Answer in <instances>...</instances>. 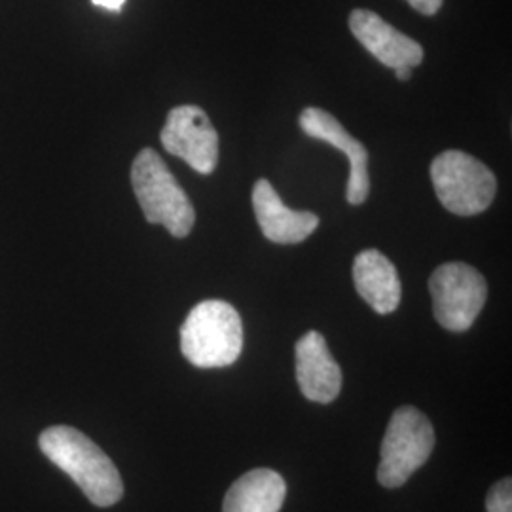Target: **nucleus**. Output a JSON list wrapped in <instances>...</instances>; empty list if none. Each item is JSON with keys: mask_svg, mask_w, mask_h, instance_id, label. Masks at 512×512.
I'll list each match as a JSON object with an SVG mask.
<instances>
[{"mask_svg": "<svg viewBox=\"0 0 512 512\" xmlns=\"http://www.w3.org/2000/svg\"><path fill=\"white\" fill-rule=\"evenodd\" d=\"M38 446L42 454L71 476L97 507H112L124 495L122 476L112 459L90 437L69 425L46 429Z\"/></svg>", "mask_w": 512, "mask_h": 512, "instance_id": "nucleus-1", "label": "nucleus"}, {"mask_svg": "<svg viewBox=\"0 0 512 512\" xmlns=\"http://www.w3.org/2000/svg\"><path fill=\"white\" fill-rule=\"evenodd\" d=\"M243 349L238 310L224 300H205L188 313L181 327V351L198 368L234 365Z\"/></svg>", "mask_w": 512, "mask_h": 512, "instance_id": "nucleus-2", "label": "nucleus"}, {"mask_svg": "<svg viewBox=\"0 0 512 512\" xmlns=\"http://www.w3.org/2000/svg\"><path fill=\"white\" fill-rule=\"evenodd\" d=\"M131 186L147 222L162 224L175 238L192 232L194 205L156 150L143 148L137 154L131 165Z\"/></svg>", "mask_w": 512, "mask_h": 512, "instance_id": "nucleus-3", "label": "nucleus"}, {"mask_svg": "<svg viewBox=\"0 0 512 512\" xmlns=\"http://www.w3.org/2000/svg\"><path fill=\"white\" fill-rule=\"evenodd\" d=\"M431 181L444 209L459 217L484 213L497 192L490 167L461 150H446L433 160Z\"/></svg>", "mask_w": 512, "mask_h": 512, "instance_id": "nucleus-4", "label": "nucleus"}, {"mask_svg": "<svg viewBox=\"0 0 512 512\" xmlns=\"http://www.w3.org/2000/svg\"><path fill=\"white\" fill-rule=\"evenodd\" d=\"M435 448V429L429 418L414 406H399L382 440L378 482L384 488H401Z\"/></svg>", "mask_w": 512, "mask_h": 512, "instance_id": "nucleus-5", "label": "nucleus"}, {"mask_svg": "<svg viewBox=\"0 0 512 512\" xmlns=\"http://www.w3.org/2000/svg\"><path fill=\"white\" fill-rule=\"evenodd\" d=\"M429 291L435 319L450 332L471 329L488 298L484 275L463 262L439 266L429 279Z\"/></svg>", "mask_w": 512, "mask_h": 512, "instance_id": "nucleus-6", "label": "nucleus"}, {"mask_svg": "<svg viewBox=\"0 0 512 512\" xmlns=\"http://www.w3.org/2000/svg\"><path fill=\"white\" fill-rule=\"evenodd\" d=\"M160 141L169 154L202 175H211L219 164V133L205 110L196 105L169 110Z\"/></svg>", "mask_w": 512, "mask_h": 512, "instance_id": "nucleus-7", "label": "nucleus"}, {"mask_svg": "<svg viewBox=\"0 0 512 512\" xmlns=\"http://www.w3.org/2000/svg\"><path fill=\"white\" fill-rule=\"evenodd\" d=\"M300 128L313 139L338 148L349 162V181L346 198L351 205H361L370 194L368 179V150L344 128L330 112L323 109L302 110Z\"/></svg>", "mask_w": 512, "mask_h": 512, "instance_id": "nucleus-8", "label": "nucleus"}, {"mask_svg": "<svg viewBox=\"0 0 512 512\" xmlns=\"http://www.w3.org/2000/svg\"><path fill=\"white\" fill-rule=\"evenodd\" d=\"M349 29L382 65L389 69L399 67H418L423 61V48L414 40L397 31L376 12L357 8L349 16Z\"/></svg>", "mask_w": 512, "mask_h": 512, "instance_id": "nucleus-9", "label": "nucleus"}, {"mask_svg": "<svg viewBox=\"0 0 512 512\" xmlns=\"http://www.w3.org/2000/svg\"><path fill=\"white\" fill-rule=\"evenodd\" d=\"M296 380L311 403L329 404L340 395L342 370L334 361L327 340L310 330L296 342Z\"/></svg>", "mask_w": 512, "mask_h": 512, "instance_id": "nucleus-10", "label": "nucleus"}, {"mask_svg": "<svg viewBox=\"0 0 512 512\" xmlns=\"http://www.w3.org/2000/svg\"><path fill=\"white\" fill-rule=\"evenodd\" d=\"M256 222L266 239L279 245H294L310 238L319 226V217L310 211H293L281 202L274 186L266 179L253 188Z\"/></svg>", "mask_w": 512, "mask_h": 512, "instance_id": "nucleus-11", "label": "nucleus"}, {"mask_svg": "<svg viewBox=\"0 0 512 512\" xmlns=\"http://www.w3.org/2000/svg\"><path fill=\"white\" fill-rule=\"evenodd\" d=\"M353 283L366 304L380 313L389 315L401 304V279L393 262L376 249H366L353 262Z\"/></svg>", "mask_w": 512, "mask_h": 512, "instance_id": "nucleus-12", "label": "nucleus"}, {"mask_svg": "<svg viewBox=\"0 0 512 512\" xmlns=\"http://www.w3.org/2000/svg\"><path fill=\"white\" fill-rule=\"evenodd\" d=\"M287 495L285 478L272 469H253L224 497V512H279Z\"/></svg>", "mask_w": 512, "mask_h": 512, "instance_id": "nucleus-13", "label": "nucleus"}, {"mask_svg": "<svg viewBox=\"0 0 512 512\" xmlns=\"http://www.w3.org/2000/svg\"><path fill=\"white\" fill-rule=\"evenodd\" d=\"M486 511L512 512V480L503 478L495 484L486 497Z\"/></svg>", "mask_w": 512, "mask_h": 512, "instance_id": "nucleus-14", "label": "nucleus"}, {"mask_svg": "<svg viewBox=\"0 0 512 512\" xmlns=\"http://www.w3.org/2000/svg\"><path fill=\"white\" fill-rule=\"evenodd\" d=\"M416 12H420L423 16H435L442 8L444 0H406Z\"/></svg>", "mask_w": 512, "mask_h": 512, "instance_id": "nucleus-15", "label": "nucleus"}, {"mask_svg": "<svg viewBox=\"0 0 512 512\" xmlns=\"http://www.w3.org/2000/svg\"><path fill=\"white\" fill-rule=\"evenodd\" d=\"M95 6H99V8H105V10H109V12H122V8H124V4H126V0H92Z\"/></svg>", "mask_w": 512, "mask_h": 512, "instance_id": "nucleus-16", "label": "nucleus"}, {"mask_svg": "<svg viewBox=\"0 0 512 512\" xmlns=\"http://www.w3.org/2000/svg\"><path fill=\"white\" fill-rule=\"evenodd\" d=\"M412 71H414V69H410V67H399V69H395V76H397L399 80L406 82V80H410Z\"/></svg>", "mask_w": 512, "mask_h": 512, "instance_id": "nucleus-17", "label": "nucleus"}]
</instances>
